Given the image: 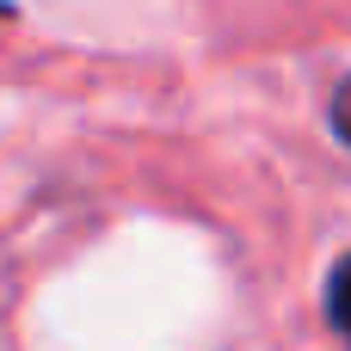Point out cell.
<instances>
[{
    "label": "cell",
    "mask_w": 351,
    "mask_h": 351,
    "mask_svg": "<svg viewBox=\"0 0 351 351\" xmlns=\"http://www.w3.org/2000/svg\"><path fill=\"white\" fill-rule=\"evenodd\" d=\"M327 315H333V327L351 339V253L333 265V278H327Z\"/></svg>",
    "instance_id": "6da1fadb"
},
{
    "label": "cell",
    "mask_w": 351,
    "mask_h": 351,
    "mask_svg": "<svg viewBox=\"0 0 351 351\" xmlns=\"http://www.w3.org/2000/svg\"><path fill=\"white\" fill-rule=\"evenodd\" d=\"M333 130H339V136L351 142V80L339 86V99H333Z\"/></svg>",
    "instance_id": "7a4b0ae2"
}]
</instances>
